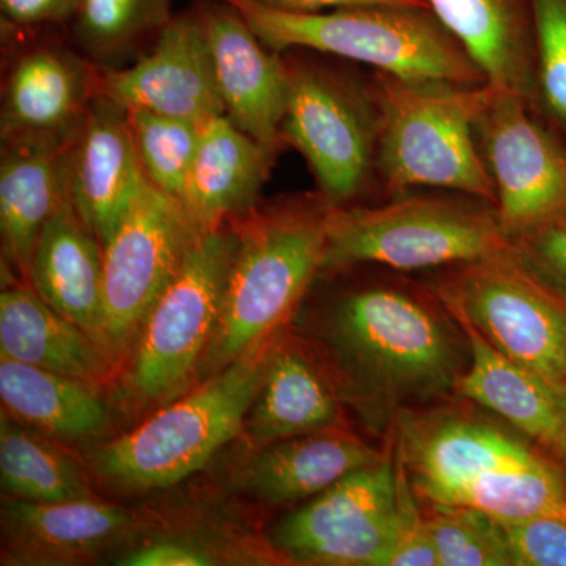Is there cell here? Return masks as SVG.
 I'll return each instance as SVG.
<instances>
[{"label": "cell", "instance_id": "obj_1", "mask_svg": "<svg viewBox=\"0 0 566 566\" xmlns=\"http://www.w3.org/2000/svg\"><path fill=\"white\" fill-rule=\"evenodd\" d=\"M318 277L324 285H312L290 329L365 433L386 442L408 409L455 397L471 344L430 283L378 264Z\"/></svg>", "mask_w": 566, "mask_h": 566}, {"label": "cell", "instance_id": "obj_2", "mask_svg": "<svg viewBox=\"0 0 566 566\" xmlns=\"http://www.w3.org/2000/svg\"><path fill=\"white\" fill-rule=\"evenodd\" d=\"M389 441L422 506L566 523L565 465L482 406L450 397L408 409Z\"/></svg>", "mask_w": 566, "mask_h": 566}, {"label": "cell", "instance_id": "obj_3", "mask_svg": "<svg viewBox=\"0 0 566 566\" xmlns=\"http://www.w3.org/2000/svg\"><path fill=\"white\" fill-rule=\"evenodd\" d=\"M333 207L319 192L292 193L233 219L238 245L202 381L289 329L322 273Z\"/></svg>", "mask_w": 566, "mask_h": 566}, {"label": "cell", "instance_id": "obj_4", "mask_svg": "<svg viewBox=\"0 0 566 566\" xmlns=\"http://www.w3.org/2000/svg\"><path fill=\"white\" fill-rule=\"evenodd\" d=\"M289 98L282 137L296 148L334 207L385 200L379 153L382 103L374 71L319 52H282Z\"/></svg>", "mask_w": 566, "mask_h": 566}, {"label": "cell", "instance_id": "obj_5", "mask_svg": "<svg viewBox=\"0 0 566 566\" xmlns=\"http://www.w3.org/2000/svg\"><path fill=\"white\" fill-rule=\"evenodd\" d=\"M274 52L304 50L416 81L486 84L461 41L428 7L365 6L285 13L255 0H223Z\"/></svg>", "mask_w": 566, "mask_h": 566}, {"label": "cell", "instance_id": "obj_6", "mask_svg": "<svg viewBox=\"0 0 566 566\" xmlns=\"http://www.w3.org/2000/svg\"><path fill=\"white\" fill-rule=\"evenodd\" d=\"M512 248L490 200L409 189L379 202L333 207L322 271L378 264L428 273Z\"/></svg>", "mask_w": 566, "mask_h": 566}, {"label": "cell", "instance_id": "obj_7", "mask_svg": "<svg viewBox=\"0 0 566 566\" xmlns=\"http://www.w3.org/2000/svg\"><path fill=\"white\" fill-rule=\"evenodd\" d=\"M374 74L385 117L379 153L385 199L409 189H444L495 205L476 125L501 88L490 82L464 85Z\"/></svg>", "mask_w": 566, "mask_h": 566}, {"label": "cell", "instance_id": "obj_8", "mask_svg": "<svg viewBox=\"0 0 566 566\" xmlns=\"http://www.w3.org/2000/svg\"><path fill=\"white\" fill-rule=\"evenodd\" d=\"M273 342L208 376L129 433L96 446L87 453L88 469L126 493L164 490L203 469L222 447L243 434Z\"/></svg>", "mask_w": 566, "mask_h": 566}, {"label": "cell", "instance_id": "obj_9", "mask_svg": "<svg viewBox=\"0 0 566 566\" xmlns=\"http://www.w3.org/2000/svg\"><path fill=\"white\" fill-rule=\"evenodd\" d=\"M237 245L234 221L193 238L129 353L123 386L132 400L167 405L199 378L221 318Z\"/></svg>", "mask_w": 566, "mask_h": 566}, {"label": "cell", "instance_id": "obj_10", "mask_svg": "<svg viewBox=\"0 0 566 566\" xmlns=\"http://www.w3.org/2000/svg\"><path fill=\"white\" fill-rule=\"evenodd\" d=\"M424 274L494 348L566 389V296L536 277L515 248Z\"/></svg>", "mask_w": 566, "mask_h": 566}, {"label": "cell", "instance_id": "obj_11", "mask_svg": "<svg viewBox=\"0 0 566 566\" xmlns=\"http://www.w3.org/2000/svg\"><path fill=\"white\" fill-rule=\"evenodd\" d=\"M403 469L387 452L286 513L268 532L283 564L386 566L403 524Z\"/></svg>", "mask_w": 566, "mask_h": 566}, {"label": "cell", "instance_id": "obj_12", "mask_svg": "<svg viewBox=\"0 0 566 566\" xmlns=\"http://www.w3.org/2000/svg\"><path fill=\"white\" fill-rule=\"evenodd\" d=\"M200 230L180 200L148 181L104 245V346L115 364L132 353Z\"/></svg>", "mask_w": 566, "mask_h": 566}, {"label": "cell", "instance_id": "obj_13", "mask_svg": "<svg viewBox=\"0 0 566 566\" xmlns=\"http://www.w3.org/2000/svg\"><path fill=\"white\" fill-rule=\"evenodd\" d=\"M495 210L510 240L566 216V139L515 93L499 91L476 125Z\"/></svg>", "mask_w": 566, "mask_h": 566}, {"label": "cell", "instance_id": "obj_14", "mask_svg": "<svg viewBox=\"0 0 566 566\" xmlns=\"http://www.w3.org/2000/svg\"><path fill=\"white\" fill-rule=\"evenodd\" d=\"M96 93L126 111L145 109L197 123L226 115L200 2L175 14L132 66L98 69Z\"/></svg>", "mask_w": 566, "mask_h": 566}, {"label": "cell", "instance_id": "obj_15", "mask_svg": "<svg viewBox=\"0 0 566 566\" xmlns=\"http://www.w3.org/2000/svg\"><path fill=\"white\" fill-rule=\"evenodd\" d=\"M216 82L227 117L264 147L283 151L289 74L244 18L223 0H200Z\"/></svg>", "mask_w": 566, "mask_h": 566}, {"label": "cell", "instance_id": "obj_16", "mask_svg": "<svg viewBox=\"0 0 566 566\" xmlns=\"http://www.w3.org/2000/svg\"><path fill=\"white\" fill-rule=\"evenodd\" d=\"M2 521V565L92 564L134 534L128 510L98 499L28 502L7 497Z\"/></svg>", "mask_w": 566, "mask_h": 566}, {"label": "cell", "instance_id": "obj_17", "mask_svg": "<svg viewBox=\"0 0 566 566\" xmlns=\"http://www.w3.org/2000/svg\"><path fill=\"white\" fill-rule=\"evenodd\" d=\"M98 69L82 52L36 44L11 63L2 91V142L76 139L96 95Z\"/></svg>", "mask_w": 566, "mask_h": 566}, {"label": "cell", "instance_id": "obj_18", "mask_svg": "<svg viewBox=\"0 0 566 566\" xmlns=\"http://www.w3.org/2000/svg\"><path fill=\"white\" fill-rule=\"evenodd\" d=\"M147 182L128 111L96 93L71 145L69 188L74 208L103 248Z\"/></svg>", "mask_w": 566, "mask_h": 566}, {"label": "cell", "instance_id": "obj_19", "mask_svg": "<svg viewBox=\"0 0 566 566\" xmlns=\"http://www.w3.org/2000/svg\"><path fill=\"white\" fill-rule=\"evenodd\" d=\"M387 452L346 423L253 447L234 468L233 485L266 505L303 504Z\"/></svg>", "mask_w": 566, "mask_h": 566}, {"label": "cell", "instance_id": "obj_20", "mask_svg": "<svg viewBox=\"0 0 566 566\" xmlns=\"http://www.w3.org/2000/svg\"><path fill=\"white\" fill-rule=\"evenodd\" d=\"M345 406L303 338L292 329L274 338L262 381L245 415L249 449L327 430L344 422Z\"/></svg>", "mask_w": 566, "mask_h": 566}, {"label": "cell", "instance_id": "obj_21", "mask_svg": "<svg viewBox=\"0 0 566 566\" xmlns=\"http://www.w3.org/2000/svg\"><path fill=\"white\" fill-rule=\"evenodd\" d=\"M457 319L468 335L472 359L455 397L501 417L566 468V389L510 359L474 326Z\"/></svg>", "mask_w": 566, "mask_h": 566}, {"label": "cell", "instance_id": "obj_22", "mask_svg": "<svg viewBox=\"0 0 566 566\" xmlns=\"http://www.w3.org/2000/svg\"><path fill=\"white\" fill-rule=\"evenodd\" d=\"M28 283L106 349L103 245L74 208L70 188L36 240Z\"/></svg>", "mask_w": 566, "mask_h": 566}, {"label": "cell", "instance_id": "obj_23", "mask_svg": "<svg viewBox=\"0 0 566 566\" xmlns=\"http://www.w3.org/2000/svg\"><path fill=\"white\" fill-rule=\"evenodd\" d=\"M277 150L241 132L227 115L205 123L180 202L200 229L233 221L259 205Z\"/></svg>", "mask_w": 566, "mask_h": 566}, {"label": "cell", "instance_id": "obj_24", "mask_svg": "<svg viewBox=\"0 0 566 566\" xmlns=\"http://www.w3.org/2000/svg\"><path fill=\"white\" fill-rule=\"evenodd\" d=\"M74 140L2 142L0 233L3 260L21 281L44 223L69 192V159Z\"/></svg>", "mask_w": 566, "mask_h": 566}, {"label": "cell", "instance_id": "obj_25", "mask_svg": "<svg viewBox=\"0 0 566 566\" xmlns=\"http://www.w3.org/2000/svg\"><path fill=\"white\" fill-rule=\"evenodd\" d=\"M0 356L102 386L115 360L92 335L51 307L28 282L0 294Z\"/></svg>", "mask_w": 566, "mask_h": 566}, {"label": "cell", "instance_id": "obj_26", "mask_svg": "<svg viewBox=\"0 0 566 566\" xmlns=\"http://www.w3.org/2000/svg\"><path fill=\"white\" fill-rule=\"evenodd\" d=\"M488 82L534 111L535 21L532 0H427Z\"/></svg>", "mask_w": 566, "mask_h": 566}, {"label": "cell", "instance_id": "obj_27", "mask_svg": "<svg viewBox=\"0 0 566 566\" xmlns=\"http://www.w3.org/2000/svg\"><path fill=\"white\" fill-rule=\"evenodd\" d=\"M3 411L63 442H91L111 427L99 386L0 356Z\"/></svg>", "mask_w": 566, "mask_h": 566}, {"label": "cell", "instance_id": "obj_28", "mask_svg": "<svg viewBox=\"0 0 566 566\" xmlns=\"http://www.w3.org/2000/svg\"><path fill=\"white\" fill-rule=\"evenodd\" d=\"M50 436L29 430L2 412L0 423V485L9 499L66 502L92 499L80 461L57 449Z\"/></svg>", "mask_w": 566, "mask_h": 566}, {"label": "cell", "instance_id": "obj_29", "mask_svg": "<svg viewBox=\"0 0 566 566\" xmlns=\"http://www.w3.org/2000/svg\"><path fill=\"white\" fill-rule=\"evenodd\" d=\"M174 0H82L73 20L77 51L102 70L148 51L172 21Z\"/></svg>", "mask_w": 566, "mask_h": 566}, {"label": "cell", "instance_id": "obj_30", "mask_svg": "<svg viewBox=\"0 0 566 566\" xmlns=\"http://www.w3.org/2000/svg\"><path fill=\"white\" fill-rule=\"evenodd\" d=\"M128 115L145 177L180 200L205 123L145 109H129Z\"/></svg>", "mask_w": 566, "mask_h": 566}, {"label": "cell", "instance_id": "obj_31", "mask_svg": "<svg viewBox=\"0 0 566 566\" xmlns=\"http://www.w3.org/2000/svg\"><path fill=\"white\" fill-rule=\"evenodd\" d=\"M439 566H513L502 523L468 506H423Z\"/></svg>", "mask_w": 566, "mask_h": 566}, {"label": "cell", "instance_id": "obj_32", "mask_svg": "<svg viewBox=\"0 0 566 566\" xmlns=\"http://www.w3.org/2000/svg\"><path fill=\"white\" fill-rule=\"evenodd\" d=\"M534 112L566 139V0H532Z\"/></svg>", "mask_w": 566, "mask_h": 566}, {"label": "cell", "instance_id": "obj_33", "mask_svg": "<svg viewBox=\"0 0 566 566\" xmlns=\"http://www.w3.org/2000/svg\"><path fill=\"white\" fill-rule=\"evenodd\" d=\"M513 566H566V523L556 517L504 523Z\"/></svg>", "mask_w": 566, "mask_h": 566}, {"label": "cell", "instance_id": "obj_34", "mask_svg": "<svg viewBox=\"0 0 566 566\" xmlns=\"http://www.w3.org/2000/svg\"><path fill=\"white\" fill-rule=\"evenodd\" d=\"M528 270L566 296V216L512 241Z\"/></svg>", "mask_w": 566, "mask_h": 566}, {"label": "cell", "instance_id": "obj_35", "mask_svg": "<svg viewBox=\"0 0 566 566\" xmlns=\"http://www.w3.org/2000/svg\"><path fill=\"white\" fill-rule=\"evenodd\" d=\"M221 562L207 547L178 538L144 543L117 558L122 566H210Z\"/></svg>", "mask_w": 566, "mask_h": 566}, {"label": "cell", "instance_id": "obj_36", "mask_svg": "<svg viewBox=\"0 0 566 566\" xmlns=\"http://www.w3.org/2000/svg\"><path fill=\"white\" fill-rule=\"evenodd\" d=\"M82 0H0L3 21L13 28L66 24L76 18Z\"/></svg>", "mask_w": 566, "mask_h": 566}, {"label": "cell", "instance_id": "obj_37", "mask_svg": "<svg viewBox=\"0 0 566 566\" xmlns=\"http://www.w3.org/2000/svg\"><path fill=\"white\" fill-rule=\"evenodd\" d=\"M268 9L285 13L314 14L323 11L353 9L365 6L428 7L427 0H255Z\"/></svg>", "mask_w": 566, "mask_h": 566}]
</instances>
